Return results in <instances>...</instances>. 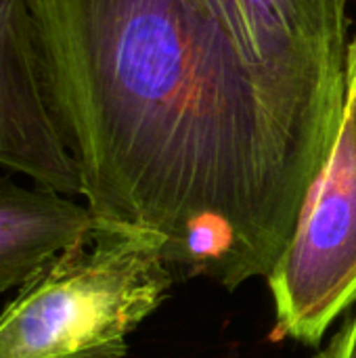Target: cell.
<instances>
[{
    "label": "cell",
    "mask_w": 356,
    "mask_h": 358,
    "mask_svg": "<svg viewBox=\"0 0 356 358\" xmlns=\"http://www.w3.org/2000/svg\"><path fill=\"white\" fill-rule=\"evenodd\" d=\"M94 231L176 279L269 277L325 166L214 0H31Z\"/></svg>",
    "instance_id": "cell-1"
},
{
    "label": "cell",
    "mask_w": 356,
    "mask_h": 358,
    "mask_svg": "<svg viewBox=\"0 0 356 358\" xmlns=\"http://www.w3.org/2000/svg\"><path fill=\"white\" fill-rule=\"evenodd\" d=\"M176 277L145 243L94 231L40 266L0 313V358H122Z\"/></svg>",
    "instance_id": "cell-2"
},
{
    "label": "cell",
    "mask_w": 356,
    "mask_h": 358,
    "mask_svg": "<svg viewBox=\"0 0 356 358\" xmlns=\"http://www.w3.org/2000/svg\"><path fill=\"white\" fill-rule=\"evenodd\" d=\"M311 151L327 162L344 111L348 0H214Z\"/></svg>",
    "instance_id": "cell-3"
},
{
    "label": "cell",
    "mask_w": 356,
    "mask_h": 358,
    "mask_svg": "<svg viewBox=\"0 0 356 358\" xmlns=\"http://www.w3.org/2000/svg\"><path fill=\"white\" fill-rule=\"evenodd\" d=\"M266 281L279 336L306 346H317L356 304V111L348 107L296 233Z\"/></svg>",
    "instance_id": "cell-4"
},
{
    "label": "cell",
    "mask_w": 356,
    "mask_h": 358,
    "mask_svg": "<svg viewBox=\"0 0 356 358\" xmlns=\"http://www.w3.org/2000/svg\"><path fill=\"white\" fill-rule=\"evenodd\" d=\"M0 166L80 197V172L57 115L31 0H0Z\"/></svg>",
    "instance_id": "cell-5"
},
{
    "label": "cell",
    "mask_w": 356,
    "mask_h": 358,
    "mask_svg": "<svg viewBox=\"0 0 356 358\" xmlns=\"http://www.w3.org/2000/svg\"><path fill=\"white\" fill-rule=\"evenodd\" d=\"M92 233L86 203L0 176V294L21 287L50 258Z\"/></svg>",
    "instance_id": "cell-6"
},
{
    "label": "cell",
    "mask_w": 356,
    "mask_h": 358,
    "mask_svg": "<svg viewBox=\"0 0 356 358\" xmlns=\"http://www.w3.org/2000/svg\"><path fill=\"white\" fill-rule=\"evenodd\" d=\"M319 358H356V304L348 310L340 331L332 338Z\"/></svg>",
    "instance_id": "cell-7"
}]
</instances>
